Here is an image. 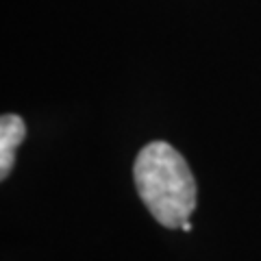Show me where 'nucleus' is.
<instances>
[{
  "label": "nucleus",
  "mask_w": 261,
  "mask_h": 261,
  "mask_svg": "<svg viewBox=\"0 0 261 261\" xmlns=\"http://www.w3.org/2000/svg\"><path fill=\"white\" fill-rule=\"evenodd\" d=\"M133 181L146 209L161 226L181 228L196 209V178L181 152L168 142H150L137 152Z\"/></svg>",
  "instance_id": "f257e3e1"
},
{
  "label": "nucleus",
  "mask_w": 261,
  "mask_h": 261,
  "mask_svg": "<svg viewBox=\"0 0 261 261\" xmlns=\"http://www.w3.org/2000/svg\"><path fill=\"white\" fill-rule=\"evenodd\" d=\"M27 137V122L15 113H5L0 118V178L11 174L15 163V148Z\"/></svg>",
  "instance_id": "f03ea898"
},
{
  "label": "nucleus",
  "mask_w": 261,
  "mask_h": 261,
  "mask_svg": "<svg viewBox=\"0 0 261 261\" xmlns=\"http://www.w3.org/2000/svg\"><path fill=\"white\" fill-rule=\"evenodd\" d=\"M183 231H192V222H190V220H187V222H183Z\"/></svg>",
  "instance_id": "7ed1b4c3"
}]
</instances>
